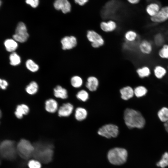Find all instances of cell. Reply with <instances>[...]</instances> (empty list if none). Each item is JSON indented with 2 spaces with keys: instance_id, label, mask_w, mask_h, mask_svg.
<instances>
[{
  "instance_id": "6da1fadb",
  "label": "cell",
  "mask_w": 168,
  "mask_h": 168,
  "mask_svg": "<svg viewBox=\"0 0 168 168\" xmlns=\"http://www.w3.org/2000/svg\"><path fill=\"white\" fill-rule=\"evenodd\" d=\"M34 150L32 156L40 162L48 163L52 160L53 146L51 144L38 142L33 144Z\"/></svg>"
},
{
  "instance_id": "7a4b0ae2",
  "label": "cell",
  "mask_w": 168,
  "mask_h": 168,
  "mask_svg": "<svg viewBox=\"0 0 168 168\" xmlns=\"http://www.w3.org/2000/svg\"><path fill=\"white\" fill-rule=\"evenodd\" d=\"M124 119L126 125L130 129L142 128L146 124L145 118L141 113L132 109L127 108L125 110Z\"/></svg>"
},
{
  "instance_id": "3957f363",
  "label": "cell",
  "mask_w": 168,
  "mask_h": 168,
  "mask_svg": "<svg viewBox=\"0 0 168 168\" xmlns=\"http://www.w3.org/2000/svg\"><path fill=\"white\" fill-rule=\"evenodd\" d=\"M128 152L126 150L121 148H115L108 152L107 157L110 162L114 165H120L126 161Z\"/></svg>"
},
{
  "instance_id": "277c9868",
  "label": "cell",
  "mask_w": 168,
  "mask_h": 168,
  "mask_svg": "<svg viewBox=\"0 0 168 168\" xmlns=\"http://www.w3.org/2000/svg\"><path fill=\"white\" fill-rule=\"evenodd\" d=\"M17 152L13 141L6 140L0 143V155L4 158L8 159H14Z\"/></svg>"
},
{
  "instance_id": "5b68a950",
  "label": "cell",
  "mask_w": 168,
  "mask_h": 168,
  "mask_svg": "<svg viewBox=\"0 0 168 168\" xmlns=\"http://www.w3.org/2000/svg\"><path fill=\"white\" fill-rule=\"evenodd\" d=\"M16 150L17 152L21 157L27 159L32 156L34 147L33 145L28 140L22 139L18 143Z\"/></svg>"
},
{
  "instance_id": "8992f818",
  "label": "cell",
  "mask_w": 168,
  "mask_h": 168,
  "mask_svg": "<svg viewBox=\"0 0 168 168\" xmlns=\"http://www.w3.org/2000/svg\"><path fill=\"white\" fill-rule=\"evenodd\" d=\"M86 36L91 47L94 49H98L103 46L105 40L102 36L96 31L89 30L86 33Z\"/></svg>"
},
{
  "instance_id": "52a82bcc",
  "label": "cell",
  "mask_w": 168,
  "mask_h": 168,
  "mask_svg": "<svg viewBox=\"0 0 168 168\" xmlns=\"http://www.w3.org/2000/svg\"><path fill=\"white\" fill-rule=\"evenodd\" d=\"M119 133L118 127L115 125L109 124L103 125L98 131L99 135L108 138L116 137Z\"/></svg>"
},
{
  "instance_id": "ba28073f",
  "label": "cell",
  "mask_w": 168,
  "mask_h": 168,
  "mask_svg": "<svg viewBox=\"0 0 168 168\" xmlns=\"http://www.w3.org/2000/svg\"><path fill=\"white\" fill-rule=\"evenodd\" d=\"M139 52L142 55L149 56L153 53L155 46L152 40L148 39L141 40L138 46Z\"/></svg>"
},
{
  "instance_id": "9c48e42d",
  "label": "cell",
  "mask_w": 168,
  "mask_h": 168,
  "mask_svg": "<svg viewBox=\"0 0 168 168\" xmlns=\"http://www.w3.org/2000/svg\"><path fill=\"white\" fill-rule=\"evenodd\" d=\"M29 36L25 24L22 22H20L16 29L15 34L13 38L16 41L24 43L26 41Z\"/></svg>"
},
{
  "instance_id": "30bf717a",
  "label": "cell",
  "mask_w": 168,
  "mask_h": 168,
  "mask_svg": "<svg viewBox=\"0 0 168 168\" xmlns=\"http://www.w3.org/2000/svg\"><path fill=\"white\" fill-rule=\"evenodd\" d=\"M151 22L156 24L164 23L168 21V6L161 7L157 14L150 18Z\"/></svg>"
},
{
  "instance_id": "8fae6325",
  "label": "cell",
  "mask_w": 168,
  "mask_h": 168,
  "mask_svg": "<svg viewBox=\"0 0 168 168\" xmlns=\"http://www.w3.org/2000/svg\"><path fill=\"white\" fill-rule=\"evenodd\" d=\"M152 73L157 79L161 80L167 75L168 71L166 66L161 63L155 64L152 69Z\"/></svg>"
},
{
  "instance_id": "7c38bea8",
  "label": "cell",
  "mask_w": 168,
  "mask_h": 168,
  "mask_svg": "<svg viewBox=\"0 0 168 168\" xmlns=\"http://www.w3.org/2000/svg\"><path fill=\"white\" fill-rule=\"evenodd\" d=\"M63 50H69L75 47L77 44V40L74 36H66L61 40Z\"/></svg>"
},
{
  "instance_id": "4fadbf2b",
  "label": "cell",
  "mask_w": 168,
  "mask_h": 168,
  "mask_svg": "<svg viewBox=\"0 0 168 168\" xmlns=\"http://www.w3.org/2000/svg\"><path fill=\"white\" fill-rule=\"evenodd\" d=\"M74 109L73 105L70 103L63 104L58 109V114L60 117H67L72 113Z\"/></svg>"
},
{
  "instance_id": "5bb4252c",
  "label": "cell",
  "mask_w": 168,
  "mask_h": 168,
  "mask_svg": "<svg viewBox=\"0 0 168 168\" xmlns=\"http://www.w3.org/2000/svg\"><path fill=\"white\" fill-rule=\"evenodd\" d=\"M100 27L101 30L105 33H110L116 30L117 25L114 21L110 20L107 21H103L100 22Z\"/></svg>"
},
{
  "instance_id": "9a60e30c",
  "label": "cell",
  "mask_w": 168,
  "mask_h": 168,
  "mask_svg": "<svg viewBox=\"0 0 168 168\" xmlns=\"http://www.w3.org/2000/svg\"><path fill=\"white\" fill-rule=\"evenodd\" d=\"M55 8L57 10H61L63 13L70 12L71 5L68 0H56L54 3Z\"/></svg>"
},
{
  "instance_id": "2e32d148",
  "label": "cell",
  "mask_w": 168,
  "mask_h": 168,
  "mask_svg": "<svg viewBox=\"0 0 168 168\" xmlns=\"http://www.w3.org/2000/svg\"><path fill=\"white\" fill-rule=\"evenodd\" d=\"M136 72L139 78L143 79L150 77L152 73V70L149 66L144 65L137 68Z\"/></svg>"
},
{
  "instance_id": "e0dca14e",
  "label": "cell",
  "mask_w": 168,
  "mask_h": 168,
  "mask_svg": "<svg viewBox=\"0 0 168 168\" xmlns=\"http://www.w3.org/2000/svg\"><path fill=\"white\" fill-rule=\"evenodd\" d=\"M58 104L57 101L53 98H50L46 100L44 108L46 111L50 113H54L58 111Z\"/></svg>"
},
{
  "instance_id": "ac0fdd59",
  "label": "cell",
  "mask_w": 168,
  "mask_h": 168,
  "mask_svg": "<svg viewBox=\"0 0 168 168\" xmlns=\"http://www.w3.org/2000/svg\"><path fill=\"white\" fill-rule=\"evenodd\" d=\"M161 7L160 5L156 2H151L147 6L146 13L150 18L154 17L159 12Z\"/></svg>"
},
{
  "instance_id": "d6986e66",
  "label": "cell",
  "mask_w": 168,
  "mask_h": 168,
  "mask_svg": "<svg viewBox=\"0 0 168 168\" xmlns=\"http://www.w3.org/2000/svg\"><path fill=\"white\" fill-rule=\"evenodd\" d=\"M156 54L158 58L161 60L168 61V43L166 42L159 47Z\"/></svg>"
},
{
  "instance_id": "ffe728a7",
  "label": "cell",
  "mask_w": 168,
  "mask_h": 168,
  "mask_svg": "<svg viewBox=\"0 0 168 168\" xmlns=\"http://www.w3.org/2000/svg\"><path fill=\"white\" fill-rule=\"evenodd\" d=\"M125 41L128 43H134L138 40L139 35L138 33L133 30L127 31L124 35Z\"/></svg>"
},
{
  "instance_id": "44dd1931",
  "label": "cell",
  "mask_w": 168,
  "mask_h": 168,
  "mask_svg": "<svg viewBox=\"0 0 168 168\" xmlns=\"http://www.w3.org/2000/svg\"><path fill=\"white\" fill-rule=\"evenodd\" d=\"M99 84L98 78L94 76H90L87 79L86 86L91 91L96 90Z\"/></svg>"
},
{
  "instance_id": "7402d4cb",
  "label": "cell",
  "mask_w": 168,
  "mask_h": 168,
  "mask_svg": "<svg viewBox=\"0 0 168 168\" xmlns=\"http://www.w3.org/2000/svg\"><path fill=\"white\" fill-rule=\"evenodd\" d=\"M54 94L57 98L65 99L68 96L67 90L60 85H57L54 89Z\"/></svg>"
},
{
  "instance_id": "603a6c76",
  "label": "cell",
  "mask_w": 168,
  "mask_h": 168,
  "mask_svg": "<svg viewBox=\"0 0 168 168\" xmlns=\"http://www.w3.org/2000/svg\"><path fill=\"white\" fill-rule=\"evenodd\" d=\"M30 108L27 105L21 104L17 106L15 114L17 118L21 119L23 118L24 115L28 114Z\"/></svg>"
},
{
  "instance_id": "cb8c5ba5",
  "label": "cell",
  "mask_w": 168,
  "mask_h": 168,
  "mask_svg": "<svg viewBox=\"0 0 168 168\" xmlns=\"http://www.w3.org/2000/svg\"><path fill=\"white\" fill-rule=\"evenodd\" d=\"M152 41L155 46L159 48L166 43V38L162 33L158 32L154 35Z\"/></svg>"
},
{
  "instance_id": "d4e9b609",
  "label": "cell",
  "mask_w": 168,
  "mask_h": 168,
  "mask_svg": "<svg viewBox=\"0 0 168 168\" xmlns=\"http://www.w3.org/2000/svg\"><path fill=\"white\" fill-rule=\"evenodd\" d=\"M121 98L127 100L132 98L134 96V90L130 86L124 87L120 90Z\"/></svg>"
},
{
  "instance_id": "484cf974",
  "label": "cell",
  "mask_w": 168,
  "mask_h": 168,
  "mask_svg": "<svg viewBox=\"0 0 168 168\" xmlns=\"http://www.w3.org/2000/svg\"><path fill=\"white\" fill-rule=\"evenodd\" d=\"M86 110L82 107H78L75 110V117L78 121H81L85 119L87 116Z\"/></svg>"
},
{
  "instance_id": "4316f807",
  "label": "cell",
  "mask_w": 168,
  "mask_h": 168,
  "mask_svg": "<svg viewBox=\"0 0 168 168\" xmlns=\"http://www.w3.org/2000/svg\"><path fill=\"white\" fill-rule=\"evenodd\" d=\"M6 50L9 52H14L18 47V44L14 39H7L4 42Z\"/></svg>"
},
{
  "instance_id": "83f0119b",
  "label": "cell",
  "mask_w": 168,
  "mask_h": 168,
  "mask_svg": "<svg viewBox=\"0 0 168 168\" xmlns=\"http://www.w3.org/2000/svg\"><path fill=\"white\" fill-rule=\"evenodd\" d=\"M158 117L162 122L165 123L168 121V108L163 107L160 109L157 113Z\"/></svg>"
},
{
  "instance_id": "f1b7e54d",
  "label": "cell",
  "mask_w": 168,
  "mask_h": 168,
  "mask_svg": "<svg viewBox=\"0 0 168 168\" xmlns=\"http://www.w3.org/2000/svg\"><path fill=\"white\" fill-rule=\"evenodd\" d=\"M39 86L36 82L32 81L26 86L25 90L26 92L29 95H32L35 94L38 92Z\"/></svg>"
},
{
  "instance_id": "f546056e",
  "label": "cell",
  "mask_w": 168,
  "mask_h": 168,
  "mask_svg": "<svg viewBox=\"0 0 168 168\" xmlns=\"http://www.w3.org/2000/svg\"><path fill=\"white\" fill-rule=\"evenodd\" d=\"M147 92V88L143 86L136 87L134 90V94L138 97H141L145 96Z\"/></svg>"
},
{
  "instance_id": "4dcf8cb0",
  "label": "cell",
  "mask_w": 168,
  "mask_h": 168,
  "mask_svg": "<svg viewBox=\"0 0 168 168\" xmlns=\"http://www.w3.org/2000/svg\"><path fill=\"white\" fill-rule=\"evenodd\" d=\"M70 82L72 86L75 88L81 87L83 83L82 78L79 76L77 75L73 76L71 79Z\"/></svg>"
},
{
  "instance_id": "1f68e13d",
  "label": "cell",
  "mask_w": 168,
  "mask_h": 168,
  "mask_svg": "<svg viewBox=\"0 0 168 168\" xmlns=\"http://www.w3.org/2000/svg\"><path fill=\"white\" fill-rule=\"evenodd\" d=\"M10 64L12 66H16L21 62V59L20 56L15 52H13L10 55Z\"/></svg>"
},
{
  "instance_id": "d6a6232c",
  "label": "cell",
  "mask_w": 168,
  "mask_h": 168,
  "mask_svg": "<svg viewBox=\"0 0 168 168\" xmlns=\"http://www.w3.org/2000/svg\"><path fill=\"white\" fill-rule=\"evenodd\" d=\"M26 68L32 72H37L39 69V66L33 60L31 59L27 60L26 63Z\"/></svg>"
},
{
  "instance_id": "836d02e7",
  "label": "cell",
  "mask_w": 168,
  "mask_h": 168,
  "mask_svg": "<svg viewBox=\"0 0 168 168\" xmlns=\"http://www.w3.org/2000/svg\"><path fill=\"white\" fill-rule=\"evenodd\" d=\"M156 166L161 168L168 166V152H165L162 155L161 160L156 163Z\"/></svg>"
},
{
  "instance_id": "e575fe53",
  "label": "cell",
  "mask_w": 168,
  "mask_h": 168,
  "mask_svg": "<svg viewBox=\"0 0 168 168\" xmlns=\"http://www.w3.org/2000/svg\"><path fill=\"white\" fill-rule=\"evenodd\" d=\"M76 96L77 99L82 101H86L89 98V94L88 92L83 90L79 91Z\"/></svg>"
},
{
  "instance_id": "d590c367",
  "label": "cell",
  "mask_w": 168,
  "mask_h": 168,
  "mask_svg": "<svg viewBox=\"0 0 168 168\" xmlns=\"http://www.w3.org/2000/svg\"><path fill=\"white\" fill-rule=\"evenodd\" d=\"M28 166L29 168H40L41 167L40 162L34 160L30 161L28 163Z\"/></svg>"
},
{
  "instance_id": "8d00e7d4",
  "label": "cell",
  "mask_w": 168,
  "mask_h": 168,
  "mask_svg": "<svg viewBox=\"0 0 168 168\" xmlns=\"http://www.w3.org/2000/svg\"><path fill=\"white\" fill-rule=\"evenodd\" d=\"M26 3L34 8L37 7L39 3V0H26Z\"/></svg>"
},
{
  "instance_id": "74e56055",
  "label": "cell",
  "mask_w": 168,
  "mask_h": 168,
  "mask_svg": "<svg viewBox=\"0 0 168 168\" xmlns=\"http://www.w3.org/2000/svg\"><path fill=\"white\" fill-rule=\"evenodd\" d=\"M7 86L8 83L6 80L0 79V88L4 90L6 88Z\"/></svg>"
},
{
  "instance_id": "f35d334b",
  "label": "cell",
  "mask_w": 168,
  "mask_h": 168,
  "mask_svg": "<svg viewBox=\"0 0 168 168\" xmlns=\"http://www.w3.org/2000/svg\"><path fill=\"white\" fill-rule=\"evenodd\" d=\"M74 1L76 3L82 6L87 2L88 0H74Z\"/></svg>"
},
{
  "instance_id": "ab89813d",
  "label": "cell",
  "mask_w": 168,
  "mask_h": 168,
  "mask_svg": "<svg viewBox=\"0 0 168 168\" xmlns=\"http://www.w3.org/2000/svg\"><path fill=\"white\" fill-rule=\"evenodd\" d=\"M130 3L132 4H136L138 3L140 0H127Z\"/></svg>"
},
{
  "instance_id": "60d3db41",
  "label": "cell",
  "mask_w": 168,
  "mask_h": 168,
  "mask_svg": "<svg viewBox=\"0 0 168 168\" xmlns=\"http://www.w3.org/2000/svg\"><path fill=\"white\" fill-rule=\"evenodd\" d=\"M164 127L166 132L168 133V121L164 123Z\"/></svg>"
},
{
  "instance_id": "b9f144b4",
  "label": "cell",
  "mask_w": 168,
  "mask_h": 168,
  "mask_svg": "<svg viewBox=\"0 0 168 168\" xmlns=\"http://www.w3.org/2000/svg\"><path fill=\"white\" fill-rule=\"evenodd\" d=\"M1 115H2L1 112L0 110V118L1 117Z\"/></svg>"
},
{
  "instance_id": "7bdbcfd3",
  "label": "cell",
  "mask_w": 168,
  "mask_h": 168,
  "mask_svg": "<svg viewBox=\"0 0 168 168\" xmlns=\"http://www.w3.org/2000/svg\"><path fill=\"white\" fill-rule=\"evenodd\" d=\"M2 4V1L1 0H0V7H1Z\"/></svg>"
},
{
  "instance_id": "ee69618b",
  "label": "cell",
  "mask_w": 168,
  "mask_h": 168,
  "mask_svg": "<svg viewBox=\"0 0 168 168\" xmlns=\"http://www.w3.org/2000/svg\"><path fill=\"white\" fill-rule=\"evenodd\" d=\"M166 68H167V70H168V63H167L166 66Z\"/></svg>"
}]
</instances>
